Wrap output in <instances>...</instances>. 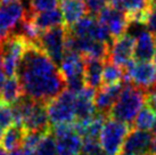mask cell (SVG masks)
Wrapping results in <instances>:
<instances>
[{"label": "cell", "instance_id": "4dcf8cb0", "mask_svg": "<svg viewBox=\"0 0 156 155\" xmlns=\"http://www.w3.org/2000/svg\"><path fill=\"white\" fill-rule=\"evenodd\" d=\"M146 27L151 33L156 35V6H151L146 21Z\"/></svg>", "mask_w": 156, "mask_h": 155}, {"label": "cell", "instance_id": "e0dca14e", "mask_svg": "<svg viewBox=\"0 0 156 155\" xmlns=\"http://www.w3.org/2000/svg\"><path fill=\"white\" fill-rule=\"evenodd\" d=\"M156 52L155 35L146 30L141 31L136 37L133 59L139 62H152Z\"/></svg>", "mask_w": 156, "mask_h": 155}, {"label": "cell", "instance_id": "30bf717a", "mask_svg": "<svg viewBox=\"0 0 156 155\" xmlns=\"http://www.w3.org/2000/svg\"><path fill=\"white\" fill-rule=\"evenodd\" d=\"M51 130L57 140L58 155H76L82 151V137L76 132L75 123L55 125Z\"/></svg>", "mask_w": 156, "mask_h": 155}, {"label": "cell", "instance_id": "603a6c76", "mask_svg": "<svg viewBox=\"0 0 156 155\" xmlns=\"http://www.w3.org/2000/svg\"><path fill=\"white\" fill-rule=\"evenodd\" d=\"M59 4L61 0H27L26 4L23 2L26 12L25 17L30 18L35 14L57 9Z\"/></svg>", "mask_w": 156, "mask_h": 155}, {"label": "cell", "instance_id": "cb8c5ba5", "mask_svg": "<svg viewBox=\"0 0 156 155\" xmlns=\"http://www.w3.org/2000/svg\"><path fill=\"white\" fill-rule=\"evenodd\" d=\"M124 81V71L122 67L105 60L103 72V86H114Z\"/></svg>", "mask_w": 156, "mask_h": 155}, {"label": "cell", "instance_id": "d590c367", "mask_svg": "<svg viewBox=\"0 0 156 155\" xmlns=\"http://www.w3.org/2000/svg\"><path fill=\"white\" fill-rule=\"evenodd\" d=\"M106 2H107V5L108 6H112V7H115L116 6V4H117V1L119 0H105Z\"/></svg>", "mask_w": 156, "mask_h": 155}, {"label": "cell", "instance_id": "7402d4cb", "mask_svg": "<svg viewBox=\"0 0 156 155\" xmlns=\"http://www.w3.org/2000/svg\"><path fill=\"white\" fill-rule=\"evenodd\" d=\"M23 95L22 88L17 78H7L0 91V100L7 105H14Z\"/></svg>", "mask_w": 156, "mask_h": 155}, {"label": "cell", "instance_id": "1f68e13d", "mask_svg": "<svg viewBox=\"0 0 156 155\" xmlns=\"http://www.w3.org/2000/svg\"><path fill=\"white\" fill-rule=\"evenodd\" d=\"M146 104L156 114V85L146 92Z\"/></svg>", "mask_w": 156, "mask_h": 155}, {"label": "cell", "instance_id": "9c48e42d", "mask_svg": "<svg viewBox=\"0 0 156 155\" xmlns=\"http://www.w3.org/2000/svg\"><path fill=\"white\" fill-rule=\"evenodd\" d=\"M29 41L17 33H13L0 45V52L7 78L16 77V70Z\"/></svg>", "mask_w": 156, "mask_h": 155}, {"label": "cell", "instance_id": "9a60e30c", "mask_svg": "<svg viewBox=\"0 0 156 155\" xmlns=\"http://www.w3.org/2000/svg\"><path fill=\"white\" fill-rule=\"evenodd\" d=\"M96 90L84 87L82 90L76 94V104H75V122L87 123L96 115L97 110L95 105Z\"/></svg>", "mask_w": 156, "mask_h": 155}, {"label": "cell", "instance_id": "74e56055", "mask_svg": "<svg viewBox=\"0 0 156 155\" xmlns=\"http://www.w3.org/2000/svg\"><path fill=\"white\" fill-rule=\"evenodd\" d=\"M0 155H7L6 154V152H5L2 148H0Z\"/></svg>", "mask_w": 156, "mask_h": 155}, {"label": "cell", "instance_id": "5bb4252c", "mask_svg": "<svg viewBox=\"0 0 156 155\" xmlns=\"http://www.w3.org/2000/svg\"><path fill=\"white\" fill-rule=\"evenodd\" d=\"M124 87V81L114 86H101L95 94V105L97 113L109 116V112L116 103Z\"/></svg>", "mask_w": 156, "mask_h": 155}, {"label": "cell", "instance_id": "d6986e66", "mask_svg": "<svg viewBox=\"0 0 156 155\" xmlns=\"http://www.w3.org/2000/svg\"><path fill=\"white\" fill-rule=\"evenodd\" d=\"M105 60L84 58V83L87 88L98 90L103 85Z\"/></svg>", "mask_w": 156, "mask_h": 155}, {"label": "cell", "instance_id": "60d3db41", "mask_svg": "<svg viewBox=\"0 0 156 155\" xmlns=\"http://www.w3.org/2000/svg\"><path fill=\"white\" fill-rule=\"evenodd\" d=\"M120 155H128V154H123V153H122V154H120Z\"/></svg>", "mask_w": 156, "mask_h": 155}, {"label": "cell", "instance_id": "ab89813d", "mask_svg": "<svg viewBox=\"0 0 156 155\" xmlns=\"http://www.w3.org/2000/svg\"><path fill=\"white\" fill-rule=\"evenodd\" d=\"M151 4H152V6H156V0H152Z\"/></svg>", "mask_w": 156, "mask_h": 155}, {"label": "cell", "instance_id": "836d02e7", "mask_svg": "<svg viewBox=\"0 0 156 155\" xmlns=\"http://www.w3.org/2000/svg\"><path fill=\"white\" fill-rule=\"evenodd\" d=\"M9 155H34V153H32V152H30V151H26L23 147H20L17 150L10 152Z\"/></svg>", "mask_w": 156, "mask_h": 155}, {"label": "cell", "instance_id": "5b68a950", "mask_svg": "<svg viewBox=\"0 0 156 155\" xmlns=\"http://www.w3.org/2000/svg\"><path fill=\"white\" fill-rule=\"evenodd\" d=\"M131 125L113 119H107L100 134L99 142L104 155H120L126 136L131 131Z\"/></svg>", "mask_w": 156, "mask_h": 155}, {"label": "cell", "instance_id": "8d00e7d4", "mask_svg": "<svg viewBox=\"0 0 156 155\" xmlns=\"http://www.w3.org/2000/svg\"><path fill=\"white\" fill-rule=\"evenodd\" d=\"M2 135H4V129L0 128V142H1V138H2Z\"/></svg>", "mask_w": 156, "mask_h": 155}, {"label": "cell", "instance_id": "8fae6325", "mask_svg": "<svg viewBox=\"0 0 156 155\" xmlns=\"http://www.w3.org/2000/svg\"><path fill=\"white\" fill-rule=\"evenodd\" d=\"M98 20L106 27V30L108 31L113 40L124 35L128 31V26H129L128 15L115 7L107 6L103 10V13L98 16Z\"/></svg>", "mask_w": 156, "mask_h": 155}, {"label": "cell", "instance_id": "d6a6232c", "mask_svg": "<svg viewBox=\"0 0 156 155\" xmlns=\"http://www.w3.org/2000/svg\"><path fill=\"white\" fill-rule=\"evenodd\" d=\"M6 78H7V77H6V74H5L2 56H1V52H0V91H1V88H2L5 81H6Z\"/></svg>", "mask_w": 156, "mask_h": 155}, {"label": "cell", "instance_id": "484cf974", "mask_svg": "<svg viewBox=\"0 0 156 155\" xmlns=\"http://www.w3.org/2000/svg\"><path fill=\"white\" fill-rule=\"evenodd\" d=\"M51 129V128H50ZM34 155H58L57 140L52 135L51 130L44 135L35 148Z\"/></svg>", "mask_w": 156, "mask_h": 155}, {"label": "cell", "instance_id": "4316f807", "mask_svg": "<svg viewBox=\"0 0 156 155\" xmlns=\"http://www.w3.org/2000/svg\"><path fill=\"white\" fill-rule=\"evenodd\" d=\"M14 124V114L12 107L0 100V128L8 129Z\"/></svg>", "mask_w": 156, "mask_h": 155}, {"label": "cell", "instance_id": "44dd1931", "mask_svg": "<svg viewBox=\"0 0 156 155\" xmlns=\"http://www.w3.org/2000/svg\"><path fill=\"white\" fill-rule=\"evenodd\" d=\"M30 18L34 23V25L41 32L47 31L49 29H52V27H56V26L64 25L63 15H62V12L59 8L54 9V10H49V12L35 14V15H33Z\"/></svg>", "mask_w": 156, "mask_h": 155}, {"label": "cell", "instance_id": "6da1fadb", "mask_svg": "<svg viewBox=\"0 0 156 155\" xmlns=\"http://www.w3.org/2000/svg\"><path fill=\"white\" fill-rule=\"evenodd\" d=\"M23 95L47 104L67 89L59 66L41 48L29 42L16 70Z\"/></svg>", "mask_w": 156, "mask_h": 155}, {"label": "cell", "instance_id": "8992f818", "mask_svg": "<svg viewBox=\"0 0 156 155\" xmlns=\"http://www.w3.org/2000/svg\"><path fill=\"white\" fill-rule=\"evenodd\" d=\"M66 35L67 27L65 25L56 26L41 32L35 45L59 66L66 52Z\"/></svg>", "mask_w": 156, "mask_h": 155}, {"label": "cell", "instance_id": "f35d334b", "mask_svg": "<svg viewBox=\"0 0 156 155\" xmlns=\"http://www.w3.org/2000/svg\"><path fill=\"white\" fill-rule=\"evenodd\" d=\"M153 134L155 135V138H156V123H155V125H154V128H153Z\"/></svg>", "mask_w": 156, "mask_h": 155}, {"label": "cell", "instance_id": "4fadbf2b", "mask_svg": "<svg viewBox=\"0 0 156 155\" xmlns=\"http://www.w3.org/2000/svg\"><path fill=\"white\" fill-rule=\"evenodd\" d=\"M153 139L149 131L131 130L124 140L122 153L128 155H149Z\"/></svg>", "mask_w": 156, "mask_h": 155}, {"label": "cell", "instance_id": "ac0fdd59", "mask_svg": "<svg viewBox=\"0 0 156 155\" xmlns=\"http://www.w3.org/2000/svg\"><path fill=\"white\" fill-rule=\"evenodd\" d=\"M59 6L64 20V25L67 27L76 24L87 14L84 0H61Z\"/></svg>", "mask_w": 156, "mask_h": 155}, {"label": "cell", "instance_id": "7c38bea8", "mask_svg": "<svg viewBox=\"0 0 156 155\" xmlns=\"http://www.w3.org/2000/svg\"><path fill=\"white\" fill-rule=\"evenodd\" d=\"M134 43L136 38L129 33H126L120 38L113 40L109 46L107 60L123 69L129 62L133 59Z\"/></svg>", "mask_w": 156, "mask_h": 155}, {"label": "cell", "instance_id": "7a4b0ae2", "mask_svg": "<svg viewBox=\"0 0 156 155\" xmlns=\"http://www.w3.org/2000/svg\"><path fill=\"white\" fill-rule=\"evenodd\" d=\"M146 103V91L124 81L121 95L109 112V117L130 125Z\"/></svg>", "mask_w": 156, "mask_h": 155}, {"label": "cell", "instance_id": "f546056e", "mask_svg": "<svg viewBox=\"0 0 156 155\" xmlns=\"http://www.w3.org/2000/svg\"><path fill=\"white\" fill-rule=\"evenodd\" d=\"M82 154L83 155H104L100 147L99 139H82Z\"/></svg>", "mask_w": 156, "mask_h": 155}, {"label": "cell", "instance_id": "277c9868", "mask_svg": "<svg viewBox=\"0 0 156 155\" xmlns=\"http://www.w3.org/2000/svg\"><path fill=\"white\" fill-rule=\"evenodd\" d=\"M25 15L22 0H0V45L17 31Z\"/></svg>", "mask_w": 156, "mask_h": 155}, {"label": "cell", "instance_id": "d4e9b609", "mask_svg": "<svg viewBox=\"0 0 156 155\" xmlns=\"http://www.w3.org/2000/svg\"><path fill=\"white\" fill-rule=\"evenodd\" d=\"M156 123V114L153 112L149 107H144L134 120L133 124L136 129L143 130V131H149L154 128Z\"/></svg>", "mask_w": 156, "mask_h": 155}, {"label": "cell", "instance_id": "3957f363", "mask_svg": "<svg viewBox=\"0 0 156 155\" xmlns=\"http://www.w3.org/2000/svg\"><path fill=\"white\" fill-rule=\"evenodd\" d=\"M75 104L76 94L69 89L64 90L59 96L46 104L49 122L52 127L75 123Z\"/></svg>", "mask_w": 156, "mask_h": 155}, {"label": "cell", "instance_id": "b9f144b4", "mask_svg": "<svg viewBox=\"0 0 156 155\" xmlns=\"http://www.w3.org/2000/svg\"><path fill=\"white\" fill-rule=\"evenodd\" d=\"M76 155H83V154H76Z\"/></svg>", "mask_w": 156, "mask_h": 155}, {"label": "cell", "instance_id": "ffe728a7", "mask_svg": "<svg viewBox=\"0 0 156 155\" xmlns=\"http://www.w3.org/2000/svg\"><path fill=\"white\" fill-rule=\"evenodd\" d=\"M26 135V130L22 125L13 124L2 135L1 142H0V148H2L5 152H13L22 147L23 140Z\"/></svg>", "mask_w": 156, "mask_h": 155}, {"label": "cell", "instance_id": "83f0119b", "mask_svg": "<svg viewBox=\"0 0 156 155\" xmlns=\"http://www.w3.org/2000/svg\"><path fill=\"white\" fill-rule=\"evenodd\" d=\"M49 132V131H48ZM47 134V132H46ZM44 132H26L24 140H23L22 147L26 151H30L32 153H34L35 148L38 146V144L40 142V140L42 139Z\"/></svg>", "mask_w": 156, "mask_h": 155}, {"label": "cell", "instance_id": "7bdbcfd3", "mask_svg": "<svg viewBox=\"0 0 156 155\" xmlns=\"http://www.w3.org/2000/svg\"><path fill=\"white\" fill-rule=\"evenodd\" d=\"M149 1H152V0H149Z\"/></svg>", "mask_w": 156, "mask_h": 155}, {"label": "cell", "instance_id": "52a82bcc", "mask_svg": "<svg viewBox=\"0 0 156 155\" xmlns=\"http://www.w3.org/2000/svg\"><path fill=\"white\" fill-rule=\"evenodd\" d=\"M67 89L78 94L86 87L84 83V57L75 52L66 50L65 56L59 65Z\"/></svg>", "mask_w": 156, "mask_h": 155}, {"label": "cell", "instance_id": "2e32d148", "mask_svg": "<svg viewBox=\"0 0 156 155\" xmlns=\"http://www.w3.org/2000/svg\"><path fill=\"white\" fill-rule=\"evenodd\" d=\"M49 117H48L46 104L37 103L31 110L25 121L23 122V128L26 132H48L50 131L49 127Z\"/></svg>", "mask_w": 156, "mask_h": 155}, {"label": "cell", "instance_id": "ba28073f", "mask_svg": "<svg viewBox=\"0 0 156 155\" xmlns=\"http://www.w3.org/2000/svg\"><path fill=\"white\" fill-rule=\"evenodd\" d=\"M124 81L147 92L156 85V65L153 62L132 59L123 67Z\"/></svg>", "mask_w": 156, "mask_h": 155}, {"label": "cell", "instance_id": "e575fe53", "mask_svg": "<svg viewBox=\"0 0 156 155\" xmlns=\"http://www.w3.org/2000/svg\"><path fill=\"white\" fill-rule=\"evenodd\" d=\"M149 155H156V138L153 139L152 146H151V151H149Z\"/></svg>", "mask_w": 156, "mask_h": 155}, {"label": "cell", "instance_id": "f1b7e54d", "mask_svg": "<svg viewBox=\"0 0 156 155\" xmlns=\"http://www.w3.org/2000/svg\"><path fill=\"white\" fill-rule=\"evenodd\" d=\"M87 7V15L98 17L108 5L105 0H84Z\"/></svg>", "mask_w": 156, "mask_h": 155}]
</instances>
